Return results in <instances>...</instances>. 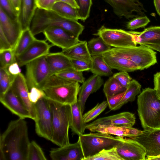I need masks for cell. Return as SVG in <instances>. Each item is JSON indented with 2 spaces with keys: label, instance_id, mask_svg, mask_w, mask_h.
Masks as SVG:
<instances>
[{
  "label": "cell",
  "instance_id": "1",
  "mask_svg": "<svg viewBox=\"0 0 160 160\" xmlns=\"http://www.w3.org/2000/svg\"><path fill=\"white\" fill-rule=\"evenodd\" d=\"M30 142L25 119L11 121L0 137V160H27Z\"/></svg>",
  "mask_w": 160,
  "mask_h": 160
},
{
  "label": "cell",
  "instance_id": "2",
  "mask_svg": "<svg viewBox=\"0 0 160 160\" xmlns=\"http://www.w3.org/2000/svg\"><path fill=\"white\" fill-rule=\"evenodd\" d=\"M50 27L62 28L78 38L84 29L78 21L64 18L52 10L37 8L29 27L32 34L35 36L42 33Z\"/></svg>",
  "mask_w": 160,
  "mask_h": 160
},
{
  "label": "cell",
  "instance_id": "3",
  "mask_svg": "<svg viewBox=\"0 0 160 160\" xmlns=\"http://www.w3.org/2000/svg\"><path fill=\"white\" fill-rule=\"evenodd\" d=\"M138 112L144 130L160 128V99L154 89H143L138 96Z\"/></svg>",
  "mask_w": 160,
  "mask_h": 160
},
{
  "label": "cell",
  "instance_id": "4",
  "mask_svg": "<svg viewBox=\"0 0 160 160\" xmlns=\"http://www.w3.org/2000/svg\"><path fill=\"white\" fill-rule=\"evenodd\" d=\"M80 88L79 82L54 75L48 78L42 89L49 99L71 105L78 101Z\"/></svg>",
  "mask_w": 160,
  "mask_h": 160
},
{
  "label": "cell",
  "instance_id": "5",
  "mask_svg": "<svg viewBox=\"0 0 160 160\" xmlns=\"http://www.w3.org/2000/svg\"><path fill=\"white\" fill-rule=\"evenodd\" d=\"M49 100L52 114L53 135L51 141L59 147H62L70 143L69 129L72 121L71 105Z\"/></svg>",
  "mask_w": 160,
  "mask_h": 160
},
{
  "label": "cell",
  "instance_id": "6",
  "mask_svg": "<svg viewBox=\"0 0 160 160\" xmlns=\"http://www.w3.org/2000/svg\"><path fill=\"white\" fill-rule=\"evenodd\" d=\"M84 158L93 156L104 149L116 147L120 142L119 136L97 132L82 134L78 136Z\"/></svg>",
  "mask_w": 160,
  "mask_h": 160
},
{
  "label": "cell",
  "instance_id": "7",
  "mask_svg": "<svg viewBox=\"0 0 160 160\" xmlns=\"http://www.w3.org/2000/svg\"><path fill=\"white\" fill-rule=\"evenodd\" d=\"M106 52L131 60L137 65L140 70L148 68L157 63V52L144 45L112 48Z\"/></svg>",
  "mask_w": 160,
  "mask_h": 160
},
{
  "label": "cell",
  "instance_id": "8",
  "mask_svg": "<svg viewBox=\"0 0 160 160\" xmlns=\"http://www.w3.org/2000/svg\"><path fill=\"white\" fill-rule=\"evenodd\" d=\"M35 131L39 136L51 141L53 135L52 114L49 99L45 96L34 104Z\"/></svg>",
  "mask_w": 160,
  "mask_h": 160
},
{
  "label": "cell",
  "instance_id": "9",
  "mask_svg": "<svg viewBox=\"0 0 160 160\" xmlns=\"http://www.w3.org/2000/svg\"><path fill=\"white\" fill-rule=\"evenodd\" d=\"M25 78L29 90L33 87L42 88L50 77V71L46 56L27 64Z\"/></svg>",
  "mask_w": 160,
  "mask_h": 160
},
{
  "label": "cell",
  "instance_id": "10",
  "mask_svg": "<svg viewBox=\"0 0 160 160\" xmlns=\"http://www.w3.org/2000/svg\"><path fill=\"white\" fill-rule=\"evenodd\" d=\"M94 35L101 37L110 47L122 48L137 46L133 31L111 29L102 26Z\"/></svg>",
  "mask_w": 160,
  "mask_h": 160
},
{
  "label": "cell",
  "instance_id": "11",
  "mask_svg": "<svg viewBox=\"0 0 160 160\" xmlns=\"http://www.w3.org/2000/svg\"><path fill=\"white\" fill-rule=\"evenodd\" d=\"M42 33L46 40L50 42L52 46L61 48L62 50L69 48L81 41L79 38L59 27H48Z\"/></svg>",
  "mask_w": 160,
  "mask_h": 160
},
{
  "label": "cell",
  "instance_id": "12",
  "mask_svg": "<svg viewBox=\"0 0 160 160\" xmlns=\"http://www.w3.org/2000/svg\"><path fill=\"white\" fill-rule=\"evenodd\" d=\"M112 8L114 13L119 18L127 19L144 16L146 11L138 0H104Z\"/></svg>",
  "mask_w": 160,
  "mask_h": 160
},
{
  "label": "cell",
  "instance_id": "13",
  "mask_svg": "<svg viewBox=\"0 0 160 160\" xmlns=\"http://www.w3.org/2000/svg\"><path fill=\"white\" fill-rule=\"evenodd\" d=\"M120 142L116 147L119 155L124 160H145L146 151L138 142L131 138L119 137Z\"/></svg>",
  "mask_w": 160,
  "mask_h": 160
},
{
  "label": "cell",
  "instance_id": "14",
  "mask_svg": "<svg viewBox=\"0 0 160 160\" xmlns=\"http://www.w3.org/2000/svg\"><path fill=\"white\" fill-rule=\"evenodd\" d=\"M132 138L144 147L146 157L160 156V128L144 130Z\"/></svg>",
  "mask_w": 160,
  "mask_h": 160
},
{
  "label": "cell",
  "instance_id": "15",
  "mask_svg": "<svg viewBox=\"0 0 160 160\" xmlns=\"http://www.w3.org/2000/svg\"><path fill=\"white\" fill-rule=\"evenodd\" d=\"M52 46L46 40L36 38L23 52L15 57L16 61L20 67L25 66L38 58L46 56L49 53Z\"/></svg>",
  "mask_w": 160,
  "mask_h": 160
},
{
  "label": "cell",
  "instance_id": "16",
  "mask_svg": "<svg viewBox=\"0 0 160 160\" xmlns=\"http://www.w3.org/2000/svg\"><path fill=\"white\" fill-rule=\"evenodd\" d=\"M0 28L14 50L23 31L22 27L18 18H11L1 8Z\"/></svg>",
  "mask_w": 160,
  "mask_h": 160
},
{
  "label": "cell",
  "instance_id": "17",
  "mask_svg": "<svg viewBox=\"0 0 160 160\" xmlns=\"http://www.w3.org/2000/svg\"><path fill=\"white\" fill-rule=\"evenodd\" d=\"M134 114L129 112H123L115 115L101 118L87 124L86 129L98 126H123L132 127L135 124Z\"/></svg>",
  "mask_w": 160,
  "mask_h": 160
},
{
  "label": "cell",
  "instance_id": "18",
  "mask_svg": "<svg viewBox=\"0 0 160 160\" xmlns=\"http://www.w3.org/2000/svg\"><path fill=\"white\" fill-rule=\"evenodd\" d=\"M10 88L18 96L29 112L32 119H36L34 104L30 101L28 97V89L25 76L21 73L16 76Z\"/></svg>",
  "mask_w": 160,
  "mask_h": 160
},
{
  "label": "cell",
  "instance_id": "19",
  "mask_svg": "<svg viewBox=\"0 0 160 160\" xmlns=\"http://www.w3.org/2000/svg\"><path fill=\"white\" fill-rule=\"evenodd\" d=\"M49 156L52 160H83L84 156L78 139L70 143L56 148L52 149Z\"/></svg>",
  "mask_w": 160,
  "mask_h": 160
},
{
  "label": "cell",
  "instance_id": "20",
  "mask_svg": "<svg viewBox=\"0 0 160 160\" xmlns=\"http://www.w3.org/2000/svg\"><path fill=\"white\" fill-rule=\"evenodd\" d=\"M0 101L2 104L12 113L19 118L32 119L28 110L10 88L3 96L0 97Z\"/></svg>",
  "mask_w": 160,
  "mask_h": 160
},
{
  "label": "cell",
  "instance_id": "21",
  "mask_svg": "<svg viewBox=\"0 0 160 160\" xmlns=\"http://www.w3.org/2000/svg\"><path fill=\"white\" fill-rule=\"evenodd\" d=\"M50 71V77L59 72L74 69L70 59L61 52H49L46 56Z\"/></svg>",
  "mask_w": 160,
  "mask_h": 160
},
{
  "label": "cell",
  "instance_id": "22",
  "mask_svg": "<svg viewBox=\"0 0 160 160\" xmlns=\"http://www.w3.org/2000/svg\"><path fill=\"white\" fill-rule=\"evenodd\" d=\"M103 84L101 76L93 74L80 87L78 100L80 102L83 113L86 102L90 95L97 92Z\"/></svg>",
  "mask_w": 160,
  "mask_h": 160
},
{
  "label": "cell",
  "instance_id": "23",
  "mask_svg": "<svg viewBox=\"0 0 160 160\" xmlns=\"http://www.w3.org/2000/svg\"><path fill=\"white\" fill-rule=\"evenodd\" d=\"M91 132H99L116 136L133 138L142 131L132 127L123 126H98L88 129Z\"/></svg>",
  "mask_w": 160,
  "mask_h": 160
},
{
  "label": "cell",
  "instance_id": "24",
  "mask_svg": "<svg viewBox=\"0 0 160 160\" xmlns=\"http://www.w3.org/2000/svg\"><path fill=\"white\" fill-rule=\"evenodd\" d=\"M102 55L112 69L128 72L139 70L137 65L128 58L113 55L107 52L103 53Z\"/></svg>",
  "mask_w": 160,
  "mask_h": 160
},
{
  "label": "cell",
  "instance_id": "25",
  "mask_svg": "<svg viewBox=\"0 0 160 160\" xmlns=\"http://www.w3.org/2000/svg\"><path fill=\"white\" fill-rule=\"evenodd\" d=\"M37 8V0H20L18 19L23 31L29 28Z\"/></svg>",
  "mask_w": 160,
  "mask_h": 160
},
{
  "label": "cell",
  "instance_id": "26",
  "mask_svg": "<svg viewBox=\"0 0 160 160\" xmlns=\"http://www.w3.org/2000/svg\"><path fill=\"white\" fill-rule=\"evenodd\" d=\"M138 44H150L160 45V26H152L140 32L133 31Z\"/></svg>",
  "mask_w": 160,
  "mask_h": 160
},
{
  "label": "cell",
  "instance_id": "27",
  "mask_svg": "<svg viewBox=\"0 0 160 160\" xmlns=\"http://www.w3.org/2000/svg\"><path fill=\"white\" fill-rule=\"evenodd\" d=\"M72 121L70 127L72 134L78 136L84 134L87 125L84 121L80 102L78 101L71 105Z\"/></svg>",
  "mask_w": 160,
  "mask_h": 160
},
{
  "label": "cell",
  "instance_id": "28",
  "mask_svg": "<svg viewBox=\"0 0 160 160\" xmlns=\"http://www.w3.org/2000/svg\"><path fill=\"white\" fill-rule=\"evenodd\" d=\"M61 52L70 59L82 60L91 64L92 57L90 54L87 47V42L81 41L78 44Z\"/></svg>",
  "mask_w": 160,
  "mask_h": 160
},
{
  "label": "cell",
  "instance_id": "29",
  "mask_svg": "<svg viewBox=\"0 0 160 160\" xmlns=\"http://www.w3.org/2000/svg\"><path fill=\"white\" fill-rule=\"evenodd\" d=\"M141 85L135 79H132L122 98L113 110H118L129 102L134 101L136 96L140 93Z\"/></svg>",
  "mask_w": 160,
  "mask_h": 160
},
{
  "label": "cell",
  "instance_id": "30",
  "mask_svg": "<svg viewBox=\"0 0 160 160\" xmlns=\"http://www.w3.org/2000/svg\"><path fill=\"white\" fill-rule=\"evenodd\" d=\"M90 70L93 74L100 76H110L113 74L112 69L102 55L92 56Z\"/></svg>",
  "mask_w": 160,
  "mask_h": 160
},
{
  "label": "cell",
  "instance_id": "31",
  "mask_svg": "<svg viewBox=\"0 0 160 160\" xmlns=\"http://www.w3.org/2000/svg\"><path fill=\"white\" fill-rule=\"evenodd\" d=\"M51 10L64 18L76 21L79 19L77 9L66 3L58 1Z\"/></svg>",
  "mask_w": 160,
  "mask_h": 160
},
{
  "label": "cell",
  "instance_id": "32",
  "mask_svg": "<svg viewBox=\"0 0 160 160\" xmlns=\"http://www.w3.org/2000/svg\"><path fill=\"white\" fill-rule=\"evenodd\" d=\"M36 38L29 28L23 31L13 50L15 56H18L23 52Z\"/></svg>",
  "mask_w": 160,
  "mask_h": 160
},
{
  "label": "cell",
  "instance_id": "33",
  "mask_svg": "<svg viewBox=\"0 0 160 160\" xmlns=\"http://www.w3.org/2000/svg\"><path fill=\"white\" fill-rule=\"evenodd\" d=\"M87 47L92 57L101 55L111 48L99 37L92 38L87 42Z\"/></svg>",
  "mask_w": 160,
  "mask_h": 160
},
{
  "label": "cell",
  "instance_id": "34",
  "mask_svg": "<svg viewBox=\"0 0 160 160\" xmlns=\"http://www.w3.org/2000/svg\"><path fill=\"white\" fill-rule=\"evenodd\" d=\"M124 87L113 76L110 77L104 84L103 91L105 96H112L125 92Z\"/></svg>",
  "mask_w": 160,
  "mask_h": 160
},
{
  "label": "cell",
  "instance_id": "35",
  "mask_svg": "<svg viewBox=\"0 0 160 160\" xmlns=\"http://www.w3.org/2000/svg\"><path fill=\"white\" fill-rule=\"evenodd\" d=\"M84 160H124L118 153L116 147L104 149L95 155Z\"/></svg>",
  "mask_w": 160,
  "mask_h": 160
},
{
  "label": "cell",
  "instance_id": "36",
  "mask_svg": "<svg viewBox=\"0 0 160 160\" xmlns=\"http://www.w3.org/2000/svg\"><path fill=\"white\" fill-rule=\"evenodd\" d=\"M16 76L11 74L7 68H0V97L10 88Z\"/></svg>",
  "mask_w": 160,
  "mask_h": 160
},
{
  "label": "cell",
  "instance_id": "37",
  "mask_svg": "<svg viewBox=\"0 0 160 160\" xmlns=\"http://www.w3.org/2000/svg\"><path fill=\"white\" fill-rule=\"evenodd\" d=\"M47 160L41 147L34 141L30 142L28 147L27 160Z\"/></svg>",
  "mask_w": 160,
  "mask_h": 160
},
{
  "label": "cell",
  "instance_id": "38",
  "mask_svg": "<svg viewBox=\"0 0 160 160\" xmlns=\"http://www.w3.org/2000/svg\"><path fill=\"white\" fill-rule=\"evenodd\" d=\"M108 106L107 101L98 103L94 108L83 115L84 122L87 123L96 118Z\"/></svg>",
  "mask_w": 160,
  "mask_h": 160
},
{
  "label": "cell",
  "instance_id": "39",
  "mask_svg": "<svg viewBox=\"0 0 160 160\" xmlns=\"http://www.w3.org/2000/svg\"><path fill=\"white\" fill-rule=\"evenodd\" d=\"M82 72L72 69L65 70L55 75L69 80L82 83L85 80Z\"/></svg>",
  "mask_w": 160,
  "mask_h": 160
},
{
  "label": "cell",
  "instance_id": "40",
  "mask_svg": "<svg viewBox=\"0 0 160 160\" xmlns=\"http://www.w3.org/2000/svg\"><path fill=\"white\" fill-rule=\"evenodd\" d=\"M79 8L77 9L79 19L84 22L89 16L92 0H75Z\"/></svg>",
  "mask_w": 160,
  "mask_h": 160
},
{
  "label": "cell",
  "instance_id": "41",
  "mask_svg": "<svg viewBox=\"0 0 160 160\" xmlns=\"http://www.w3.org/2000/svg\"><path fill=\"white\" fill-rule=\"evenodd\" d=\"M16 62L13 49L0 52V68H7L13 62Z\"/></svg>",
  "mask_w": 160,
  "mask_h": 160
},
{
  "label": "cell",
  "instance_id": "42",
  "mask_svg": "<svg viewBox=\"0 0 160 160\" xmlns=\"http://www.w3.org/2000/svg\"><path fill=\"white\" fill-rule=\"evenodd\" d=\"M150 22L146 16H141L133 18L129 21L126 25L127 28L134 30L140 28H144Z\"/></svg>",
  "mask_w": 160,
  "mask_h": 160
},
{
  "label": "cell",
  "instance_id": "43",
  "mask_svg": "<svg viewBox=\"0 0 160 160\" xmlns=\"http://www.w3.org/2000/svg\"><path fill=\"white\" fill-rule=\"evenodd\" d=\"M0 8L11 18H18V13L10 0H0Z\"/></svg>",
  "mask_w": 160,
  "mask_h": 160
},
{
  "label": "cell",
  "instance_id": "44",
  "mask_svg": "<svg viewBox=\"0 0 160 160\" xmlns=\"http://www.w3.org/2000/svg\"><path fill=\"white\" fill-rule=\"evenodd\" d=\"M46 96L42 89L36 87L32 88L29 90L28 93L29 98L31 102L34 104Z\"/></svg>",
  "mask_w": 160,
  "mask_h": 160
},
{
  "label": "cell",
  "instance_id": "45",
  "mask_svg": "<svg viewBox=\"0 0 160 160\" xmlns=\"http://www.w3.org/2000/svg\"><path fill=\"white\" fill-rule=\"evenodd\" d=\"M112 76L126 89L132 80L128 72L125 71H120L114 74Z\"/></svg>",
  "mask_w": 160,
  "mask_h": 160
},
{
  "label": "cell",
  "instance_id": "46",
  "mask_svg": "<svg viewBox=\"0 0 160 160\" xmlns=\"http://www.w3.org/2000/svg\"><path fill=\"white\" fill-rule=\"evenodd\" d=\"M70 59L75 70L82 72L90 70L91 68V64L82 60L73 59Z\"/></svg>",
  "mask_w": 160,
  "mask_h": 160
},
{
  "label": "cell",
  "instance_id": "47",
  "mask_svg": "<svg viewBox=\"0 0 160 160\" xmlns=\"http://www.w3.org/2000/svg\"><path fill=\"white\" fill-rule=\"evenodd\" d=\"M125 91L112 96H106L109 108L111 110H113L118 104L122 98Z\"/></svg>",
  "mask_w": 160,
  "mask_h": 160
},
{
  "label": "cell",
  "instance_id": "48",
  "mask_svg": "<svg viewBox=\"0 0 160 160\" xmlns=\"http://www.w3.org/2000/svg\"><path fill=\"white\" fill-rule=\"evenodd\" d=\"M57 0H37V8L47 10H51Z\"/></svg>",
  "mask_w": 160,
  "mask_h": 160
},
{
  "label": "cell",
  "instance_id": "49",
  "mask_svg": "<svg viewBox=\"0 0 160 160\" xmlns=\"http://www.w3.org/2000/svg\"><path fill=\"white\" fill-rule=\"evenodd\" d=\"M11 49H13L11 44L2 30L0 28V52Z\"/></svg>",
  "mask_w": 160,
  "mask_h": 160
},
{
  "label": "cell",
  "instance_id": "50",
  "mask_svg": "<svg viewBox=\"0 0 160 160\" xmlns=\"http://www.w3.org/2000/svg\"><path fill=\"white\" fill-rule=\"evenodd\" d=\"M153 82L154 89L157 96L160 99V72H157L154 75Z\"/></svg>",
  "mask_w": 160,
  "mask_h": 160
},
{
  "label": "cell",
  "instance_id": "51",
  "mask_svg": "<svg viewBox=\"0 0 160 160\" xmlns=\"http://www.w3.org/2000/svg\"><path fill=\"white\" fill-rule=\"evenodd\" d=\"M20 67L18 63L15 62L8 67V70L11 74L16 76L21 73V70Z\"/></svg>",
  "mask_w": 160,
  "mask_h": 160
},
{
  "label": "cell",
  "instance_id": "52",
  "mask_svg": "<svg viewBox=\"0 0 160 160\" xmlns=\"http://www.w3.org/2000/svg\"><path fill=\"white\" fill-rule=\"evenodd\" d=\"M58 1L62 2L68 4L74 8H79V7L75 0H57Z\"/></svg>",
  "mask_w": 160,
  "mask_h": 160
},
{
  "label": "cell",
  "instance_id": "53",
  "mask_svg": "<svg viewBox=\"0 0 160 160\" xmlns=\"http://www.w3.org/2000/svg\"><path fill=\"white\" fill-rule=\"evenodd\" d=\"M13 7L18 13L19 11L20 0H10Z\"/></svg>",
  "mask_w": 160,
  "mask_h": 160
},
{
  "label": "cell",
  "instance_id": "54",
  "mask_svg": "<svg viewBox=\"0 0 160 160\" xmlns=\"http://www.w3.org/2000/svg\"><path fill=\"white\" fill-rule=\"evenodd\" d=\"M153 2L157 13L160 16V0H153Z\"/></svg>",
  "mask_w": 160,
  "mask_h": 160
},
{
  "label": "cell",
  "instance_id": "55",
  "mask_svg": "<svg viewBox=\"0 0 160 160\" xmlns=\"http://www.w3.org/2000/svg\"><path fill=\"white\" fill-rule=\"evenodd\" d=\"M142 45L147 46L153 50L157 51L160 52V45L150 44H144Z\"/></svg>",
  "mask_w": 160,
  "mask_h": 160
},
{
  "label": "cell",
  "instance_id": "56",
  "mask_svg": "<svg viewBox=\"0 0 160 160\" xmlns=\"http://www.w3.org/2000/svg\"><path fill=\"white\" fill-rule=\"evenodd\" d=\"M145 160H160V156L146 157Z\"/></svg>",
  "mask_w": 160,
  "mask_h": 160
},
{
  "label": "cell",
  "instance_id": "57",
  "mask_svg": "<svg viewBox=\"0 0 160 160\" xmlns=\"http://www.w3.org/2000/svg\"></svg>",
  "mask_w": 160,
  "mask_h": 160
}]
</instances>
